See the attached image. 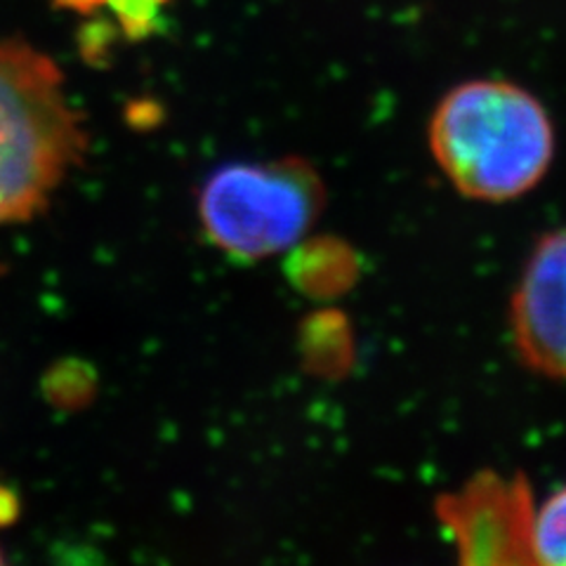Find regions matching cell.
I'll return each mask as SVG.
<instances>
[{
    "mask_svg": "<svg viewBox=\"0 0 566 566\" xmlns=\"http://www.w3.org/2000/svg\"><path fill=\"white\" fill-rule=\"evenodd\" d=\"M434 164L470 201L507 203L534 191L555 158V123L536 95L495 78L465 81L434 106Z\"/></svg>",
    "mask_w": 566,
    "mask_h": 566,
    "instance_id": "6da1fadb",
    "label": "cell"
},
{
    "mask_svg": "<svg viewBox=\"0 0 566 566\" xmlns=\"http://www.w3.org/2000/svg\"><path fill=\"white\" fill-rule=\"evenodd\" d=\"M289 272L312 295H338L357 279V255L340 241H310L293 253Z\"/></svg>",
    "mask_w": 566,
    "mask_h": 566,
    "instance_id": "8992f818",
    "label": "cell"
},
{
    "mask_svg": "<svg viewBox=\"0 0 566 566\" xmlns=\"http://www.w3.org/2000/svg\"><path fill=\"white\" fill-rule=\"evenodd\" d=\"M20 520V495L0 484V528L12 526Z\"/></svg>",
    "mask_w": 566,
    "mask_h": 566,
    "instance_id": "ba28073f",
    "label": "cell"
},
{
    "mask_svg": "<svg viewBox=\"0 0 566 566\" xmlns=\"http://www.w3.org/2000/svg\"><path fill=\"white\" fill-rule=\"evenodd\" d=\"M0 564H3V553H0Z\"/></svg>",
    "mask_w": 566,
    "mask_h": 566,
    "instance_id": "30bf717a",
    "label": "cell"
},
{
    "mask_svg": "<svg viewBox=\"0 0 566 566\" xmlns=\"http://www.w3.org/2000/svg\"><path fill=\"white\" fill-rule=\"evenodd\" d=\"M434 515L458 551L460 564H534L531 536L536 503L524 472H474L455 491L439 495Z\"/></svg>",
    "mask_w": 566,
    "mask_h": 566,
    "instance_id": "277c9868",
    "label": "cell"
},
{
    "mask_svg": "<svg viewBox=\"0 0 566 566\" xmlns=\"http://www.w3.org/2000/svg\"><path fill=\"white\" fill-rule=\"evenodd\" d=\"M510 335L528 370L566 382V227L531 248L510 297Z\"/></svg>",
    "mask_w": 566,
    "mask_h": 566,
    "instance_id": "5b68a950",
    "label": "cell"
},
{
    "mask_svg": "<svg viewBox=\"0 0 566 566\" xmlns=\"http://www.w3.org/2000/svg\"><path fill=\"white\" fill-rule=\"evenodd\" d=\"M531 547H534V564L566 566V486L536 505Z\"/></svg>",
    "mask_w": 566,
    "mask_h": 566,
    "instance_id": "52a82bcc",
    "label": "cell"
},
{
    "mask_svg": "<svg viewBox=\"0 0 566 566\" xmlns=\"http://www.w3.org/2000/svg\"><path fill=\"white\" fill-rule=\"evenodd\" d=\"M85 147L57 64L24 41L0 39V224L39 216Z\"/></svg>",
    "mask_w": 566,
    "mask_h": 566,
    "instance_id": "7a4b0ae2",
    "label": "cell"
},
{
    "mask_svg": "<svg viewBox=\"0 0 566 566\" xmlns=\"http://www.w3.org/2000/svg\"><path fill=\"white\" fill-rule=\"evenodd\" d=\"M324 203L326 189L316 168L286 156L212 172L199 193V218L224 253L260 260L303 241Z\"/></svg>",
    "mask_w": 566,
    "mask_h": 566,
    "instance_id": "3957f363",
    "label": "cell"
},
{
    "mask_svg": "<svg viewBox=\"0 0 566 566\" xmlns=\"http://www.w3.org/2000/svg\"><path fill=\"white\" fill-rule=\"evenodd\" d=\"M60 3L74 8V10H91V8L99 6L102 0H60Z\"/></svg>",
    "mask_w": 566,
    "mask_h": 566,
    "instance_id": "9c48e42d",
    "label": "cell"
}]
</instances>
